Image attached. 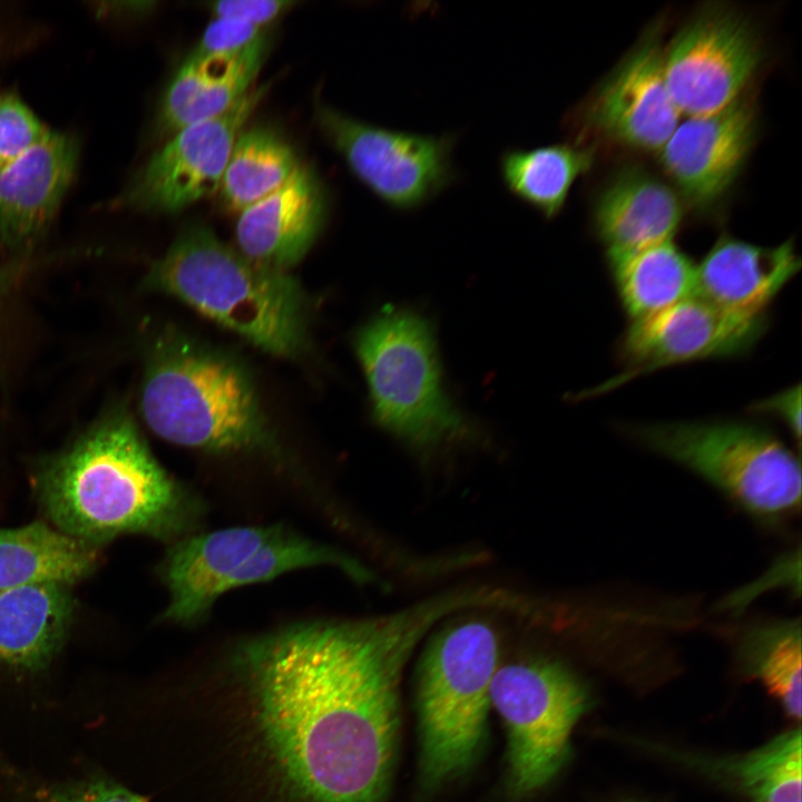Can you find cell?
Masks as SVG:
<instances>
[{
    "label": "cell",
    "mask_w": 802,
    "mask_h": 802,
    "mask_svg": "<svg viewBox=\"0 0 802 802\" xmlns=\"http://www.w3.org/2000/svg\"><path fill=\"white\" fill-rule=\"evenodd\" d=\"M18 276V270L12 266L0 265V304L9 294Z\"/></svg>",
    "instance_id": "obj_33"
},
{
    "label": "cell",
    "mask_w": 802,
    "mask_h": 802,
    "mask_svg": "<svg viewBox=\"0 0 802 802\" xmlns=\"http://www.w3.org/2000/svg\"><path fill=\"white\" fill-rule=\"evenodd\" d=\"M801 741L788 731L728 765L751 802H801Z\"/></svg>",
    "instance_id": "obj_27"
},
{
    "label": "cell",
    "mask_w": 802,
    "mask_h": 802,
    "mask_svg": "<svg viewBox=\"0 0 802 802\" xmlns=\"http://www.w3.org/2000/svg\"><path fill=\"white\" fill-rule=\"evenodd\" d=\"M265 35L267 33L263 27L235 19L216 18L207 26L192 52L197 55L235 52Z\"/></svg>",
    "instance_id": "obj_30"
},
{
    "label": "cell",
    "mask_w": 802,
    "mask_h": 802,
    "mask_svg": "<svg viewBox=\"0 0 802 802\" xmlns=\"http://www.w3.org/2000/svg\"><path fill=\"white\" fill-rule=\"evenodd\" d=\"M628 434L702 476L753 515L776 518L800 506L799 459L757 423L661 422L629 427Z\"/></svg>",
    "instance_id": "obj_8"
},
{
    "label": "cell",
    "mask_w": 802,
    "mask_h": 802,
    "mask_svg": "<svg viewBox=\"0 0 802 802\" xmlns=\"http://www.w3.org/2000/svg\"><path fill=\"white\" fill-rule=\"evenodd\" d=\"M490 702L506 731L509 791L525 798L546 786L565 765L589 695L566 666L540 658L499 666Z\"/></svg>",
    "instance_id": "obj_9"
},
{
    "label": "cell",
    "mask_w": 802,
    "mask_h": 802,
    "mask_svg": "<svg viewBox=\"0 0 802 802\" xmlns=\"http://www.w3.org/2000/svg\"><path fill=\"white\" fill-rule=\"evenodd\" d=\"M326 206L315 172L301 165L281 188L239 213L235 228L239 252L254 262L286 271L315 241Z\"/></svg>",
    "instance_id": "obj_17"
},
{
    "label": "cell",
    "mask_w": 802,
    "mask_h": 802,
    "mask_svg": "<svg viewBox=\"0 0 802 802\" xmlns=\"http://www.w3.org/2000/svg\"><path fill=\"white\" fill-rule=\"evenodd\" d=\"M141 412L157 436L178 446L227 452L270 443L246 376L228 361L192 349L156 355L145 376Z\"/></svg>",
    "instance_id": "obj_7"
},
{
    "label": "cell",
    "mask_w": 802,
    "mask_h": 802,
    "mask_svg": "<svg viewBox=\"0 0 802 802\" xmlns=\"http://www.w3.org/2000/svg\"><path fill=\"white\" fill-rule=\"evenodd\" d=\"M97 560L98 549L42 521L0 529V589L37 581L71 586L87 577Z\"/></svg>",
    "instance_id": "obj_23"
},
{
    "label": "cell",
    "mask_w": 802,
    "mask_h": 802,
    "mask_svg": "<svg viewBox=\"0 0 802 802\" xmlns=\"http://www.w3.org/2000/svg\"><path fill=\"white\" fill-rule=\"evenodd\" d=\"M683 219L675 189L639 166L618 169L595 198L591 225L606 255L674 238Z\"/></svg>",
    "instance_id": "obj_19"
},
{
    "label": "cell",
    "mask_w": 802,
    "mask_h": 802,
    "mask_svg": "<svg viewBox=\"0 0 802 802\" xmlns=\"http://www.w3.org/2000/svg\"><path fill=\"white\" fill-rule=\"evenodd\" d=\"M500 640L480 618H464L433 632L415 669L414 705L419 771L436 788L467 772L488 735L490 684Z\"/></svg>",
    "instance_id": "obj_4"
},
{
    "label": "cell",
    "mask_w": 802,
    "mask_h": 802,
    "mask_svg": "<svg viewBox=\"0 0 802 802\" xmlns=\"http://www.w3.org/2000/svg\"><path fill=\"white\" fill-rule=\"evenodd\" d=\"M659 36L649 30L583 108L586 127L635 150H661L678 125L679 111L665 81Z\"/></svg>",
    "instance_id": "obj_14"
},
{
    "label": "cell",
    "mask_w": 802,
    "mask_h": 802,
    "mask_svg": "<svg viewBox=\"0 0 802 802\" xmlns=\"http://www.w3.org/2000/svg\"><path fill=\"white\" fill-rule=\"evenodd\" d=\"M606 260L619 303L630 321L696 295V265L673 239L606 255Z\"/></svg>",
    "instance_id": "obj_22"
},
{
    "label": "cell",
    "mask_w": 802,
    "mask_h": 802,
    "mask_svg": "<svg viewBox=\"0 0 802 802\" xmlns=\"http://www.w3.org/2000/svg\"><path fill=\"white\" fill-rule=\"evenodd\" d=\"M37 489L52 527L96 549L121 535L172 544L194 534L204 516L202 500L158 463L124 413L46 459Z\"/></svg>",
    "instance_id": "obj_2"
},
{
    "label": "cell",
    "mask_w": 802,
    "mask_h": 802,
    "mask_svg": "<svg viewBox=\"0 0 802 802\" xmlns=\"http://www.w3.org/2000/svg\"><path fill=\"white\" fill-rule=\"evenodd\" d=\"M70 585L37 581L0 589V663L18 669L45 668L71 625Z\"/></svg>",
    "instance_id": "obj_21"
},
{
    "label": "cell",
    "mask_w": 802,
    "mask_h": 802,
    "mask_svg": "<svg viewBox=\"0 0 802 802\" xmlns=\"http://www.w3.org/2000/svg\"><path fill=\"white\" fill-rule=\"evenodd\" d=\"M751 411L759 414H769L780 421L790 430L800 442L801 438V387H790L772 397L751 407Z\"/></svg>",
    "instance_id": "obj_32"
},
{
    "label": "cell",
    "mask_w": 802,
    "mask_h": 802,
    "mask_svg": "<svg viewBox=\"0 0 802 802\" xmlns=\"http://www.w3.org/2000/svg\"><path fill=\"white\" fill-rule=\"evenodd\" d=\"M375 422L423 452L473 440L477 428L449 397L431 323L410 309L387 305L358 332Z\"/></svg>",
    "instance_id": "obj_5"
},
{
    "label": "cell",
    "mask_w": 802,
    "mask_h": 802,
    "mask_svg": "<svg viewBox=\"0 0 802 802\" xmlns=\"http://www.w3.org/2000/svg\"><path fill=\"white\" fill-rule=\"evenodd\" d=\"M316 119L354 176L392 209L419 208L457 178L452 134L389 129L323 105L316 108Z\"/></svg>",
    "instance_id": "obj_10"
},
{
    "label": "cell",
    "mask_w": 802,
    "mask_h": 802,
    "mask_svg": "<svg viewBox=\"0 0 802 802\" xmlns=\"http://www.w3.org/2000/svg\"><path fill=\"white\" fill-rule=\"evenodd\" d=\"M767 316L727 312L694 295L652 316L630 321L616 355L622 371L578 399L608 392L663 368L708 359L745 355L764 335Z\"/></svg>",
    "instance_id": "obj_12"
},
{
    "label": "cell",
    "mask_w": 802,
    "mask_h": 802,
    "mask_svg": "<svg viewBox=\"0 0 802 802\" xmlns=\"http://www.w3.org/2000/svg\"><path fill=\"white\" fill-rule=\"evenodd\" d=\"M595 160L594 149L556 144L534 149H508L500 157V175L519 200L547 219L563 209L576 179Z\"/></svg>",
    "instance_id": "obj_24"
},
{
    "label": "cell",
    "mask_w": 802,
    "mask_h": 802,
    "mask_svg": "<svg viewBox=\"0 0 802 802\" xmlns=\"http://www.w3.org/2000/svg\"><path fill=\"white\" fill-rule=\"evenodd\" d=\"M301 165L292 146L274 129L256 126L241 131L219 185L224 205L241 213L281 188Z\"/></svg>",
    "instance_id": "obj_25"
},
{
    "label": "cell",
    "mask_w": 802,
    "mask_h": 802,
    "mask_svg": "<svg viewBox=\"0 0 802 802\" xmlns=\"http://www.w3.org/2000/svg\"><path fill=\"white\" fill-rule=\"evenodd\" d=\"M316 566L336 567L358 583L373 575L358 560L281 526H238L172 542L158 568L168 591L162 619L195 625L226 591Z\"/></svg>",
    "instance_id": "obj_6"
},
{
    "label": "cell",
    "mask_w": 802,
    "mask_h": 802,
    "mask_svg": "<svg viewBox=\"0 0 802 802\" xmlns=\"http://www.w3.org/2000/svg\"><path fill=\"white\" fill-rule=\"evenodd\" d=\"M145 285L177 296L278 356L304 342L303 295L286 271L254 262L206 226L186 228L150 267Z\"/></svg>",
    "instance_id": "obj_3"
},
{
    "label": "cell",
    "mask_w": 802,
    "mask_h": 802,
    "mask_svg": "<svg viewBox=\"0 0 802 802\" xmlns=\"http://www.w3.org/2000/svg\"><path fill=\"white\" fill-rule=\"evenodd\" d=\"M739 654L745 669L755 675L783 705L801 717V624L781 620L744 632Z\"/></svg>",
    "instance_id": "obj_26"
},
{
    "label": "cell",
    "mask_w": 802,
    "mask_h": 802,
    "mask_svg": "<svg viewBox=\"0 0 802 802\" xmlns=\"http://www.w3.org/2000/svg\"><path fill=\"white\" fill-rule=\"evenodd\" d=\"M0 802H147L96 775L47 781L29 779L0 759Z\"/></svg>",
    "instance_id": "obj_28"
},
{
    "label": "cell",
    "mask_w": 802,
    "mask_h": 802,
    "mask_svg": "<svg viewBox=\"0 0 802 802\" xmlns=\"http://www.w3.org/2000/svg\"><path fill=\"white\" fill-rule=\"evenodd\" d=\"M480 604L477 589H454L388 615L296 624L242 648L265 740L297 793L383 802L408 659L437 623Z\"/></svg>",
    "instance_id": "obj_1"
},
{
    "label": "cell",
    "mask_w": 802,
    "mask_h": 802,
    "mask_svg": "<svg viewBox=\"0 0 802 802\" xmlns=\"http://www.w3.org/2000/svg\"><path fill=\"white\" fill-rule=\"evenodd\" d=\"M78 148L48 130L29 150L0 169V247L21 252L47 231L75 173Z\"/></svg>",
    "instance_id": "obj_16"
},
{
    "label": "cell",
    "mask_w": 802,
    "mask_h": 802,
    "mask_svg": "<svg viewBox=\"0 0 802 802\" xmlns=\"http://www.w3.org/2000/svg\"><path fill=\"white\" fill-rule=\"evenodd\" d=\"M756 108L743 94L722 110L688 117L659 150L677 194L701 214L728 194L755 140Z\"/></svg>",
    "instance_id": "obj_15"
},
{
    "label": "cell",
    "mask_w": 802,
    "mask_h": 802,
    "mask_svg": "<svg viewBox=\"0 0 802 802\" xmlns=\"http://www.w3.org/2000/svg\"><path fill=\"white\" fill-rule=\"evenodd\" d=\"M762 60L761 38L749 18L710 3L664 48V76L679 114L705 116L742 96Z\"/></svg>",
    "instance_id": "obj_11"
},
{
    "label": "cell",
    "mask_w": 802,
    "mask_h": 802,
    "mask_svg": "<svg viewBox=\"0 0 802 802\" xmlns=\"http://www.w3.org/2000/svg\"><path fill=\"white\" fill-rule=\"evenodd\" d=\"M47 131L18 97L0 95V169L35 146Z\"/></svg>",
    "instance_id": "obj_29"
},
{
    "label": "cell",
    "mask_w": 802,
    "mask_h": 802,
    "mask_svg": "<svg viewBox=\"0 0 802 802\" xmlns=\"http://www.w3.org/2000/svg\"><path fill=\"white\" fill-rule=\"evenodd\" d=\"M267 35L228 53L190 52L166 87L157 115L162 135L217 117L248 90L267 55Z\"/></svg>",
    "instance_id": "obj_20"
},
{
    "label": "cell",
    "mask_w": 802,
    "mask_h": 802,
    "mask_svg": "<svg viewBox=\"0 0 802 802\" xmlns=\"http://www.w3.org/2000/svg\"><path fill=\"white\" fill-rule=\"evenodd\" d=\"M267 89L248 90L222 115L173 134L135 178L129 203L175 213L218 190L234 144Z\"/></svg>",
    "instance_id": "obj_13"
},
{
    "label": "cell",
    "mask_w": 802,
    "mask_h": 802,
    "mask_svg": "<svg viewBox=\"0 0 802 802\" xmlns=\"http://www.w3.org/2000/svg\"><path fill=\"white\" fill-rule=\"evenodd\" d=\"M800 267L792 239L765 247L723 235L696 265V295L731 313L767 316Z\"/></svg>",
    "instance_id": "obj_18"
},
{
    "label": "cell",
    "mask_w": 802,
    "mask_h": 802,
    "mask_svg": "<svg viewBox=\"0 0 802 802\" xmlns=\"http://www.w3.org/2000/svg\"><path fill=\"white\" fill-rule=\"evenodd\" d=\"M295 2L284 0H227L209 2V10L216 18H228L266 27Z\"/></svg>",
    "instance_id": "obj_31"
}]
</instances>
